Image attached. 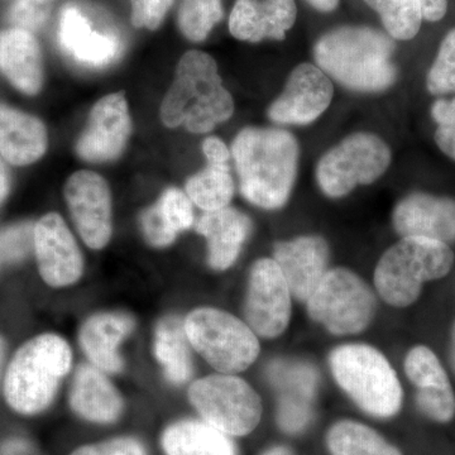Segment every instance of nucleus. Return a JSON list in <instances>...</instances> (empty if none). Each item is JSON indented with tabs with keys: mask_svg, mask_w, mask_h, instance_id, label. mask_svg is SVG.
Wrapping results in <instances>:
<instances>
[{
	"mask_svg": "<svg viewBox=\"0 0 455 455\" xmlns=\"http://www.w3.org/2000/svg\"><path fill=\"white\" fill-rule=\"evenodd\" d=\"M435 121V142L448 157L455 161V98L440 99L431 107Z\"/></svg>",
	"mask_w": 455,
	"mask_h": 455,
	"instance_id": "nucleus-35",
	"label": "nucleus"
},
{
	"mask_svg": "<svg viewBox=\"0 0 455 455\" xmlns=\"http://www.w3.org/2000/svg\"><path fill=\"white\" fill-rule=\"evenodd\" d=\"M292 293L274 259L254 262L248 276L244 302L245 322L266 339L286 331L291 320Z\"/></svg>",
	"mask_w": 455,
	"mask_h": 455,
	"instance_id": "nucleus-11",
	"label": "nucleus"
},
{
	"mask_svg": "<svg viewBox=\"0 0 455 455\" xmlns=\"http://www.w3.org/2000/svg\"><path fill=\"white\" fill-rule=\"evenodd\" d=\"M9 191V176L4 164L0 161V204L4 202Z\"/></svg>",
	"mask_w": 455,
	"mask_h": 455,
	"instance_id": "nucleus-43",
	"label": "nucleus"
},
{
	"mask_svg": "<svg viewBox=\"0 0 455 455\" xmlns=\"http://www.w3.org/2000/svg\"><path fill=\"white\" fill-rule=\"evenodd\" d=\"M70 455H148V453L139 439L122 436V438L106 440L95 444L84 445Z\"/></svg>",
	"mask_w": 455,
	"mask_h": 455,
	"instance_id": "nucleus-38",
	"label": "nucleus"
},
{
	"mask_svg": "<svg viewBox=\"0 0 455 455\" xmlns=\"http://www.w3.org/2000/svg\"><path fill=\"white\" fill-rule=\"evenodd\" d=\"M391 164V151L372 133H355L326 152L316 167V180L326 196H348L358 185L372 184Z\"/></svg>",
	"mask_w": 455,
	"mask_h": 455,
	"instance_id": "nucleus-10",
	"label": "nucleus"
},
{
	"mask_svg": "<svg viewBox=\"0 0 455 455\" xmlns=\"http://www.w3.org/2000/svg\"><path fill=\"white\" fill-rule=\"evenodd\" d=\"M427 86L433 95L455 92V28L445 36L440 44L438 56L427 75Z\"/></svg>",
	"mask_w": 455,
	"mask_h": 455,
	"instance_id": "nucleus-33",
	"label": "nucleus"
},
{
	"mask_svg": "<svg viewBox=\"0 0 455 455\" xmlns=\"http://www.w3.org/2000/svg\"><path fill=\"white\" fill-rule=\"evenodd\" d=\"M161 445L166 455H239L232 436L194 419L171 424Z\"/></svg>",
	"mask_w": 455,
	"mask_h": 455,
	"instance_id": "nucleus-27",
	"label": "nucleus"
},
{
	"mask_svg": "<svg viewBox=\"0 0 455 455\" xmlns=\"http://www.w3.org/2000/svg\"><path fill=\"white\" fill-rule=\"evenodd\" d=\"M57 36L66 55L90 68L110 65L121 55L119 38L94 29L92 20L75 4L62 8Z\"/></svg>",
	"mask_w": 455,
	"mask_h": 455,
	"instance_id": "nucleus-18",
	"label": "nucleus"
},
{
	"mask_svg": "<svg viewBox=\"0 0 455 455\" xmlns=\"http://www.w3.org/2000/svg\"><path fill=\"white\" fill-rule=\"evenodd\" d=\"M0 73L25 94L40 92L44 82L41 47L27 29H4L0 32Z\"/></svg>",
	"mask_w": 455,
	"mask_h": 455,
	"instance_id": "nucleus-24",
	"label": "nucleus"
},
{
	"mask_svg": "<svg viewBox=\"0 0 455 455\" xmlns=\"http://www.w3.org/2000/svg\"><path fill=\"white\" fill-rule=\"evenodd\" d=\"M295 0H236L229 17V31L236 40L257 44L283 40L295 25Z\"/></svg>",
	"mask_w": 455,
	"mask_h": 455,
	"instance_id": "nucleus-20",
	"label": "nucleus"
},
{
	"mask_svg": "<svg viewBox=\"0 0 455 455\" xmlns=\"http://www.w3.org/2000/svg\"><path fill=\"white\" fill-rule=\"evenodd\" d=\"M235 112L232 95L221 84L215 60L202 51H188L180 60L175 80L161 106L169 128L184 125L191 133H208Z\"/></svg>",
	"mask_w": 455,
	"mask_h": 455,
	"instance_id": "nucleus-3",
	"label": "nucleus"
},
{
	"mask_svg": "<svg viewBox=\"0 0 455 455\" xmlns=\"http://www.w3.org/2000/svg\"><path fill=\"white\" fill-rule=\"evenodd\" d=\"M47 148L44 123L29 114L0 104V155L16 166L36 163Z\"/></svg>",
	"mask_w": 455,
	"mask_h": 455,
	"instance_id": "nucleus-25",
	"label": "nucleus"
},
{
	"mask_svg": "<svg viewBox=\"0 0 455 455\" xmlns=\"http://www.w3.org/2000/svg\"><path fill=\"white\" fill-rule=\"evenodd\" d=\"M307 3L319 12H333L339 5L340 0H307Z\"/></svg>",
	"mask_w": 455,
	"mask_h": 455,
	"instance_id": "nucleus-42",
	"label": "nucleus"
},
{
	"mask_svg": "<svg viewBox=\"0 0 455 455\" xmlns=\"http://www.w3.org/2000/svg\"><path fill=\"white\" fill-rule=\"evenodd\" d=\"M31 224H20L0 232V262H17L25 259L33 247Z\"/></svg>",
	"mask_w": 455,
	"mask_h": 455,
	"instance_id": "nucleus-36",
	"label": "nucleus"
},
{
	"mask_svg": "<svg viewBox=\"0 0 455 455\" xmlns=\"http://www.w3.org/2000/svg\"><path fill=\"white\" fill-rule=\"evenodd\" d=\"M453 363L455 368V325H454V331H453Z\"/></svg>",
	"mask_w": 455,
	"mask_h": 455,
	"instance_id": "nucleus-46",
	"label": "nucleus"
},
{
	"mask_svg": "<svg viewBox=\"0 0 455 455\" xmlns=\"http://www.w3.org/2000/svg\"><path fill=\"white\" fill-rule=\"evenodd\" d=\"M4 362H5V341L0 337V385H2L3 376H4Z\"/></svg>",
	"mask_w": 455,
	"mask_h": 455,
	"instance_id": "nucleus-45",
	"label": "nucleus"
},
{
	"mask_svg": "<svg viewBox=\"0 0 455 455\" xmlns=\"http://www.w3.org/2000/svg\"><path fill=\"white\" fill-rule=\"evenodd\" d=\"M71 364L73 352L59 335L42 334L27 341L14 355L3 379L8 405L20 415L44 411Z\"/></svg>",
	"mask_w": 455,
	"mask_h": 455,
	"instance_id": "nucleus-4",
	"label": "nucleus"
},
{
	"mask_svg": "<svg viewBox=\"0 0 455 455\" xmlns=\"http://www.w3.org/2000/svg\"><path fill=\"white\" fill-rule=\"evenodd\" d=\"M33 250L41 277L49 286H70L82 277V252L59 214L51 212L37 221L33 229Z\"/></svg>",
	"mask_w": 455,
	"mask_h": 455,
	"instance_id": "nucleus-14",
	"label": "nucleus"
},
{
	"mask_svg": "<svg viewBox=\"0 0 455 455\" xmlns=\"http://www.w3.org/2000/svg\"><path fill=\"white\" fill-rule=\"evenodd\" d=\"M381 17L386 31L395 40H412L420 31L423 11L419 0H364Z\"/></svg>",
	"mask_w": 455,
	"mask_h": 455,
	"instance_id": "nucleus-31",
	"label": "nucleus"
},
{
	"mask_svg": "<svg viewBox=\"0 0 455 455\" xmlns=\"http://www.w3.org/2000/svg\"><path fill=\"white\" fill-rule=\"evenodd\" d=\"M155 355L164 376L173 385H184L193 376L191 344L184 322L178 316H166L158 323L155 334Z\"/></svg>",
	"mask_w": 455,
	"mask_h": 455,
	"instance_id": "nucleus-28",
	"label": "nucleus"
},
{
	"mask_svg": "<svg viewBox=\"0 0 455 455\" xmlns=\"http://www.w3.org/2000/svg\"><path fill=\"white\" fill-rule=\"evenodd\" d=\"M307 304L314 322L333 335L366 331L376 314V296L366 281L348 268L329 269Z\"/></svg>",
	"mask_w": 455,
	"mask_h": 455,
	"instance_id": "nucleus-8",
	"label": "nucleus"
},
{
	"mask_svg": "<svg viewBox=\"0 0 455 455\" xmlns=\"http://www.w3.org/2000/svg\"><path fill=\"white\" fill-rule=\"evenodd\" d=\"M262 455H296L291 449L284 447V445H275L268 448Z\"/></svg>",
	"mask_w": 455,
	"mask_h": 455,
	"instance_id": "nucleus-44",
	"label": "nucleus"
},
{
	"mask_svg": "<svg viewBox=\"0 0 455 455\" xmlns=\"http://www.w3.org/2000/svg\"><path fill=\"white\" fill-rule=\"evenodd\" d=\"M223 16L221 0H182L179 28L188 41L203 42Z\"/></svg>",
	"mask_w": 455,
	"mask_h": 455,
	"instance_id": "nucleus-32",
	"label": "nucleus"
},
{
	"mask_svg": "<svg viewBox=\"0 0 455 455\" xmlns=\"http://www.w3.org/2000/svg\"><path fill=\"white\" fill-rule=\"evenodd\" d=\"M187 193L171 188L140 215V228L149 244L166 247L194 224L193 204Z\"/></svg>",
	"mask_w": 455,
	"mask_h": 455,
	"instance_id": "nucleus-26",
	"label": "nucleus"
},
{
	"mask_svg": "<svg viewBox=\"0 0 455 455\" xmlns=\"http://www.w3.org/2000/svg\"><path fill=\"white\" fill-rule=\"evenodd\" d=\"M395 44L385 33L370 27H341L316 42L319 68L341 85L362 92L390 88L397 76L392 64Z\"/></svg>",
	"mask_w": 455,
	"mask_h": 455,
	"instance_id": "nucleus-2",
	"label": "nucleus"
},
{
	"mask_svg": "<svg viewBox=\"0 0 455 455\" xmlns=\"http://www.w3.org/2000/svg\"><path fill=\"white\" fill-rule=\"evenodd\" d=\"M232 155L242 196L266 211L283 208L298 173L295 137L274 128H244L233 142Z\"/></svg>",
	"mask_w": 455,
	"mask_h": 455,
	"instance_id": "nucleus-1",
	"label": "nucleus"
},
{
	"mask_svg": "<svg viewBox=\"0 0 455 455\" xmlns=\"http://www.w3.org/2000/svg\"><path fill=\"white\" fill-rule=\"evenodd\" d=\"M132 131L127 100L123 94L107 95L95 104L76 152L89 163H107L121 156Z\"/></svg>",
	"mask_w": 455,
	"mask_h": 455,
	"instance_id": "nucleus-15",
	"label": "nucleus"
},
{
	"mask_svg": "<svg viewBox=\"0 0 455 455\" xmlns=\"http://www.w3.org/2000/svg\"><path fill=\"white\" fill-rule=\"evenodd\" d=\"M133 317L124 313H101L84 323L80 331V346L92 366L106 373H119L123 359L119 347L133 331Z\"/></svg>",
	"mask_w": 455,
	"mask_h": 455,
	"instance_id": "nucleus-22",
	"label": "nucleus"
},
{
	"mask_svg": "<svg viewBox=\"0 0 455 455\" xmlns=\"http://www.w3.org/2000/svg\"><path fill=\"white\" fill-rule=\"evenodd\" d=\"M196 232L208 242V263L215 271H226L235 265L251 232L252 221L236 209L205 212L197 220Z\"/></svg>",
	"mask_w": 455,
	"mask_h": 455,
	"instance_id": "nucleus-21",
	"label": "nucleus"
},
{
	"mask_svg": "<svg viewBox=\"0 0 455 455\" xmlns=\"http://www.w3.org/2000/svg\"><path fill=\"white\" fill-rule=\"evenodd\" d=\"M56 0H14L8 18L18 28L33 32L44 27L49 20Z\"/></svg>",
	"mask_w": 455,
	"mask_h": 455,
	"instance_id": "nucleus-34",
	"label": "nucleus"
},
{
	"mask_svg": "<svg viewBox=\"0 0 455 455\" xmlns=\"http://www.w3.org/2000/svg\"><path fill=\"white\" fill-rule=\"evenodd\" d=\"M331 455H403L379 431L355 420H340L326 433Z\"/></svg>",
	"mask_w": 455,
	"mask_h": 455,
	"instance_id": "nucleus-29",
	"label": "nucleus"
},
{
	"mask_svg": "<svg viewBox=\"0 0 455 455\" xmlns=\"http://www.w3.org/2000/svg\"><path fill=\"white\" fill-rule=\"evenodd\" d=\"M335 382L370 416L391 419L403 407V392L386 355L366 343L337 347L329 355Z\"/></svg>",
	"mask_w": 455,
	"mask_h": 455,
	"instance_id": "nucleus-5",
	"label": "nucleus"
},
{
	"mask_svg": "<svg viewBox=\"0 0 455 455\" xmlns=\"http://www.w3.org/2000/svg\"><path fill=\"white\" fill-rule=\"evenodd\" d=\"M329 257L328 243L317 235L278 242L274 248V259L289 284L292 298L300 302L309 300L329 271Z\"/></svg>",
	"mask_w": 455,
	"mask_h": 455,
	"instance_id": "nucleus-16",
	"label": "nucleus"
},
{
	"mask_svg": "<svg viewBox=\"0 0 455 455\" xmlns=\"http://www.w3.org/2000/svg\"><path fill=\"white\" fill-rule=\"evenodd\" d=\"M175 0H131L132 25L149 31L163 25Z\"/></svg>",
	"mask_w": 455,
	"mask_h": 455,
	"instance_id": "nucleus-37",
	"label": "nucleus"
},
{
	"mask_svg": "<svg viewBox=\"0 0 455 455\" xmlns=\"http://www.w3.org/2000/svg\"><path fill=\"white\" fill-rule=\"evenodd\" d=\"M184 326L191 347L218 372H243L259 358L257 334L227 311L200 307L188 314Z\"/></svg>",
	"mask_w": 455,
	"mask_h": 455,
	"instance_id": "nucleus-7",
	"label": "nucleus"
},
{
	"mask_svg": "<svg viewBox=\"0 0 455 455\" xmlns=\"http://www.w3.org/2000/svg\"><path fill=\"white\" fill-rule=\"evenodd\" d=\"M66 203L77 232L92 250L112 236V196L106 180L92 171L75 172L66 182Z\"/></svg>",
	"mask_w": 455,
	"mask_h": 455,
	"instance_id": "nucleus-12",
	"label": "nucleus"
},
{
	"mask_svg": "<svg viewBox=\"0 0 455 455\" xmlns=\"http://www.w3.org/2000/svg\"><path fill=\"white\" fill-rule=\"evenodd\" d=\"M453 265L454 253L447 243L406 236L382 254L374 269V287L390 307H410L425 283L447 276Z\"/></svg>",
	"mask_w": 455,
	"mask_h": 455,
	"instance_id": "nucleus-6",
	"label": "nucleus"
},
{
	"mask_svg": "<svg viewBox=\"0 0 455 455\" xmlns=\"http://www.w3.org/2000/svg\"><path fill=\"white\" fill-rule=\"evenodd\" d=\"M187 194L191 202L205 212L227 208L235 196V181L230 175L229 163H212L187 182Z\"/></svg>",
	"mask_w": 455,
	"mask_h": 455,
	"instance_id": "nucleus-30",
	"label": "nucleus"
},
{
	"mask_svg": "<svg viewBox=\"0 0 455 455\" xmlns=\"http://www.w3.org/2000/svg\"><path fill=\"white\" fill-rule=\"evenodd\" d=\"M188 400L202 420L232 438L252 433L262 419L259 395L235 374L197 379L188 388Z\"/></svg>",
	"mask_w": 455,
	"mask_h": 455,
	"instance_id": "nucleus-9",
	"label": "nucleus"
},
{
	"mask_svg": "<svg viewBox=\"0 0 455 455\" xmlns=\"http://www.w3.org/2000/svg\"><path fill=\"white\" fill-rule=\"evenodd\" d=\"M203 152L206 160L212 163H229L230 152L223 140L217 137H209L204 140Z\"/></svg>",
	"mask_w": 455,
	"mask_h": 455,
	"instance_id": "nucleus-39",
	"label": "nucleus"
},
{
	"mask_svg": "<svg viewBox=\"0 0 455 455\" xmlns=\"http://www.w3.org/2000/svg\"><path fill=\"white\" fill-rule=\"evenodd\" d=\"M423 11L424 20L438 22L443 20L448 11V0H419Z\"/></svg>",
	"mask_w": 455,
	"mask_h": 455,
	"instance_id": "nucleus-41",
	"label": "nucleus"
},
{
	"mask_svg": "<svg viewBox=\"0 0 455 455\" xmlns=\"http://www.w3.org/2000/svg\"><path fill=\"white\" fill-rule=\"evenodd\" d=\"M405 372L418 388V409L436 423H449L455 416V395L435 353L427 347H415L407 353Z\"/></svg>",
	"mask_w": 455,
	"mask_h": 455,
	"instance_id": "nucleus-17",
	"label": "nucleus"
},
{
	"mask_svg": "<svg viewBox=\"0 0 455 455\" xmlns=\"http://www.w3.org/2000/svg\"><path fill=\"white\" fill-rule=\"evenodd\" d=\"M0 455H40L31 443L22 438H12L0 444Z\"/></svg>",
	"mask_w": 455,
	"mask_h": 455,
	"instance_id": "nucleus-40",
	"label": "nucleus"
},
{
	"mask_svg": "<svg viewBox=\"0 0 455 455\" xmlns=\"http://www.w3.org/2000/svg\"><path fill=\"white\" fill-rule=\"evenodd\" d=\"M392 220L403 238L420 236L447 244L455 241V202L448 197L411 194L397 204Z\"/></svg>",
	"mask_w": 455,
	"mask_h": 455,
	"instance_id": "nucleus-19",
	"label": "nucleus"
},
{
	"mask_svg": "<svg viewBox=\"0 0 455 455\" xmlns=\"http://www.w3.org/2000/svg\"><path fill=\"white\" fill-rule=\"evenodd\" d=\"M333 95V84L322 68L299 65L290 75L283 94L269 107V119L278 124H310L328 109Z\"/></svg>",
	"mask_w": 455,
	"mask_h": 455,
	"instance_id": "nucleus-13",
	"label": "nucleus"
},
{
	"mask_svg": "<svg viewBox=\"0 0 455 455\" xmlns=\"http://www.w3.org/2000/svg\"><path fill=\"white\" fill-rule=\"evenodd\" d=\"M70 406L84 420L94 424H113L123 412V398L106 372L92 364L76 371L70 391Z\"/></svg>",
	"mask_w": 455,
	"mask_h": 455,
	"instance_id": "nucleus-23",
	"label": "nucleus"
}]
</instances>
